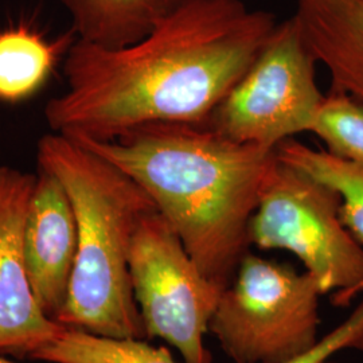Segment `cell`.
Wrapping results in <instances>:
<instances>
[{
	"label": "cell",
	"mask_w": 363,
	"mask_h": 363,
	"mask_svg": "<svg viewBox=\"0 0 363 363\" xmlns=\"http://www.w3.org/2000/svg\"><path fill=\"white\" fill-rule=\"evenodd\" d=\"M277 26L244 0H183L143 39L105 49L76 39L66 89L49 100L52 132L111 140L154 121L206 124Z\"/></svg>",
	"instance_id": "1"
},
{
	"label": "cell",
	"mask_w": 363,
	"mask_h": 363,
	"mask_svg": "<svg viewBox=\"0 0 363 363\" xmlns=\"http://www.w3.org/2000/svg\"><path fill=\"white\" fill-rule=\"evenodd\" d=\"M136 182L202 273L232 283L276 152L233 142L208 124L154 121L111 140L67 136Z\"/></svg>",
	"instance_id": "2"
},
{
	"label": "cell",
	"mask_w": 363,
	"mask_h": 363,
	"mask_svg": "<svg viewBox=\"0 0 363 363\" xmlns=\"http://www.w3.org/2000/svg\"><path fill=\"white\" fill-rule=\"evenodd\" d=\"M38 166L62 183L77 220V259L55 322L103 337L147 339L130 253L140 223L157 211L155 203L127 174L62 133L40 138Z\"/></svg>",
	"instance_id": "3"
},
{
	"label": "cell",
	"mask_w": 363,
	"mask_h": 363,
	"mask_svg": "<svg viewBox=\"0 0 363 363\" xmlns=\"http://www.w3.org/2000/svg\"><path fill=\"white\" fill-rule=\"evenodd\" d=\"M249 238L262 250L296 256L337 307L363 292V245L342 222L339 195L277 157L262 183Z\"/></svg>",
	"instance_id": "4"
},
{
	"label": "cell",
	"mask_w": 363,
	"mask_h": 363,
	"mask_svg": "<svg viewBox=\"0 0 363 363\" xmlns=\"http://www.w3.org/2000/svg\"><path fill=\"white\" fill-rule=\"evenodd\" d=\"M320 296L310 273L247 252L208 331L234 363H286L318 343Z\"/></svg>",
	"instance_id": "5"
},
{
	"label": "cell",
	"mask_w": 363,
	"mask_h": 363,
	"mask_svg": "<svg viewBox=\"0 0 363 363\" xmlns=\"http://www.w3.org/2000/svg\"><path fill=\"white\" fill-rule=\"evenodd\" d=\"M316 65L292 15L277 23L255 62L206 124L237 143L276 151L279 144L310 132L323 104Z\"/></svg>",
	"instance_id": "6"
},
{
	"label": "cell",
	"mask_w": 363,
	"mask_h": 363,
	"mask_svg": "<svg viewBox=\"0 0 363 363\" xmlns=\"http://www.w3.org/2000/svg\"><path fill=\"white\" fill-rule=\"evenodd\" d=\"M130 274L147 339H163L184 363H211L205 335L223 288L198 268L159 211L133 237Z\"/></svg>",
	"instance_id": "7"
},
{
	"label": "cell",
	"mask_w": 363,
	"mask_h": 363,
	"mask_svg": "<svg viewBox=\"0 0 363 363\" xmlns=\"http://www.w3.org/2000/svg\"><path fill=\"white\" fill-rule=\"evenodd\" d=\"M37 174L0 166V355L30 358L65 327L34 298L23 256V228Z\"/></svg>",
	"instance_id": "8"
},
{
	"label": "cell",
	"mask_w": 363,
	"mask_h": 363,
	"mask_svg": "<svg viewBox=\"0 0 363 363\" xmlns=\"http://www.w3.org/2000/svg\"><path fill=\"white\" fill-rule=\"evenodd\" d=\"M77 247V220L69 194L54 174L38 166L23 228V256L34 298L54 322L65 306Z\"/></svg>",
	"instance_id": "9"
},
{
	"label": "cell",
	"mask_w": 363,
	"mask_h": 363,
	"mask_svg": "<svg viewBox=\"0 0 363 363\" xmlns=\"http://www.w3.org/2000/svg\"><path fill=\"white\" fill-rule=\"evenodd\" d=\"M294 16L331 89L363 103V0H296Z\"/></svg>",
	"instance_id": "10"
},
{
	"label": "cell",
	"mask_w": 363,
	"mask_h": 363,
	"mask_svg": "<svg viewBox=\"0 0 363 363\" xmlns=\"http://www.w3.org/2000/svg\"><path fill=\"white\" fill-rule=\"evenodd\" d=\"M183 0H61L78 40L120 49L147 37Z\"/></svg>",
	"instance_id": "11"
},
{
	"label": "cell",
	"mask_w": 363,
	"mask_h": 363,
	"mask_svg": "<svg viewBox=\"0 0 363 363\" xmlns=\"http://www.w3.org/2000/svg\"><path fill=\"white\" fill-rule=\"evenodd\" d=\"M276 157L320 182L340 198V218L363 245V163L334 155L327 150H313L288 139L277 145Z\"/></svg>",
	"instance_id": "12"
},
{
	"label": "cell",
	"mask_w": 363,
	"mask_h": 363,
	"mask_svg": "<svg viewBox=\"0 0 363 363\" xmlns=\"http://www.w3.org/2000/svg\"><path fill=\"white\" fill-rule=\"evenodd\" d=\"M60 48L27 27L1 31L0 101L16 104L35 94L52 74Z\"/></svg>",
	"instance_id": "13"
},
{
	"label": "cell",
	"mask_w": 363,
	"mask_h": 363,
	"mask_svg": "<svg viewBox=\"0 0 363 363\" xmlns=\"http://www.w3.org/2000/svg\"><path fill=\"white\" fill-rule=\"evenodd\" d=\"M30 359L45 363H178L166 347H155L145 339L103 337L66 327Z\"/></svg>",
	"instance_id": "14"
},
{
	"label": "cell",
	"mask_w": 363,
	"mask_h": 363,
	"mask_svg": "<svg viewBox=\"0 0 363 363\" xmlns=\"http://www.w3.org/2000/svg\"><path fill=\"white\" fill-rule=\"evenodd\" d=\"M311 133L334 155L363 163V103L331 89L312 123Z\"/></svg>",
	"instance_id": "15"
},
{
	"label": "cell",
	"mask_w": 363,
	"mask_h": 363,
	"mask_svg": "<svg viewBox=\"0 0 363 363\" xmlns=\"http://www.w3.org/2000/svg\"><path fill=\"white\" fill-rule=\"evenodd\" d=\"M343 350L363 351V301L343 323L318 340L311 350L286 363H325Z\"/></svg>",
	"instance_id": "16"
},
{
	"label": "cell",
	"mask_w": 363,
	"mask_h": 363,
	"mask_svg": "<svg viewBox=\"0 0 363 363\" xmlns=\"http://www.w3.org/2000/svg\"><path fill=\"white\" fill-rule=\"evenodd\" d=\"M0 363H18V362H13V361H10V359H7V358H4V355H0Z\"/></svg>",
	"instance_id": "17"
},
{
	"label": "cell",
	"mask_w": 363,
	"mask_h": 363,
	"mask_svg": "<svg viewBox=\"0 0 363 363\" xmlns=\"http://www.w3.org/2000/svg\"><path fill=\"white\" fill-rule=\"evenodd\" d=\"M325 363H337V362H334V361H333V359H330V361H327V362Z\"/></svg>",
	"instance_id": "18"
}]
</instances>
